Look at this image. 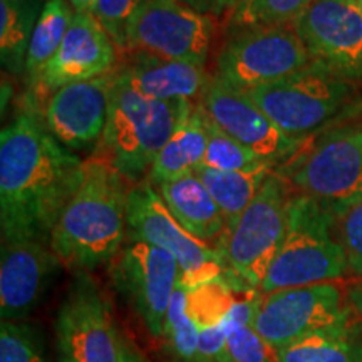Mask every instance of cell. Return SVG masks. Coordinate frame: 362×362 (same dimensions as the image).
<instances>
[{
  "mask_svg": "<svg viewBox=\"0 0 362 362\" xmlns=\"http://www.w3.org/2000/svg\"><path fill=\"white\" fill-rule=\"evenodd\" d=\"M49 243L35 240L2 242L0 252V317L22 322L37 309L61 270Z\"/></svg>",
  "mask_w": 362,
  "mask_h": 362,
  "instance_id": "e0dca14e",
  "label": "cell"
},
{
  "mask_svg": "<svg viewBox=\"0 0 362 362\" xmlns=\"http://www.w3.org/2000/svg\"><path fill=\"white\" fill-rule=\"evenodd\" d=\"M277 362H362V322L352 317L275 351Z\"/></svg>",
  "mask_w": 362,
  "mask_h": 362,
  "instance_id": "7402d4cb",
  "label": "cell"
},
{
  "mask_svg": "<svg viewBox=\"0 0 362 362\" xmlns=\"http://www.w3.org/2000/svg\"><path fill=\"white\" fill-rule=\"evenodd\" d=\"M42 2H44V0H42Z\"/></svg>",
  "mask_w": 362,
  "mask_h": 362,
  "instance_id": "b9f144b4",
  "label": "cell"
},
{
  "mask_svg": "<svg viewBox=\"0 0 362 362\" xmlns=\"http://www.w3.org/2000/svg\"><path fill=\"white\" fill-rule=\"evenodd\" d=\"M349 270L334 215L307 197L296 194L287 233L259 292L307 287L341 279Z\"/></svg>",
  "mask_w": 362,
  "mask_h": 362,
  "instance_id": "8992f818",
  "label": "cell"
},
{
  "mask_svg": "<svg viewBox=\"0 0 362 362\" xmlns=\"http://www.w3.org/2000/svg\"><path fill=\"white\" fill-rule=\"evenodd\" d=\"M96 0H71V6L76 12H90Z\"/></svg>",
  "mask_w": 362,
  "mask_h": 362,
  "instance_id": "74e56055",
  "label": "cell"
},
{
  "mask_svg": "<svg viewBox=\"0 0 362 362\" xmlns=\"http://www.w3.org/2000/svg\"><path fill=\"white\" fill-rule=\"evenodd\" d=\"M351 309L341 288L325 282L260 293L252 327L274 351L332 325L346 322Z\"/></svg>",
  "mask_w": 362,
  "mask_h": 362,
  "instance_id": "4fadbf2b",
  "label": "cell"
},
{
  "mask_svg": "<svg viewBox=\"0 0 362 362\" xmlns=\"http://www.w3.org/2000/svg\"><path fill=\"white\" fill-rule=\"evenodd\" d=\"M76 11L66 0H45L25 61V76L30 84L39 79L40 72L51 62L61 47Z\"/></svg>",
  "mask_w": 362,
  "mask_h": 362,
  "instance_id": "d4e9b609",
  "label": "cell"
},
{
  "mask_svg": "<svg viewBox=\"0 0 362 362\" xmlns=\"http://www.w3.org/2000/svg\"><path fill=\"white\" fill-rule=\"evenodd\" d=\"M272 171V166H260L252 171H220L200 166L194 173L214 197L228 228L255 200Z\"/></svg>",
  "mask_w": 362,
  "mask_h": 362,
  "instance_id": "603a6c76",
  "label": "cell"
},
{
  "mask_svg": "<svg viewBox=\"0 0 362 362\" xmlns=\"http://www.w3.org/2000/svg\"><path fill=\"white\" fill-rule=\"evenodd\" d=\"M347 300L362 319V282H357L347 291Z\"/></svg>",
  "mask_w": 362,
  "mask_h": 362,
  "instance_id": "8d00e7d4",
  "label": "cell"
},
{
  "mask_svg": "<svg viewBox=\"0 0 362 362\" xmlns=\"http://www.w3.org/2000/svg\"><path fill=\"white\" fill-rule=\"evenodd\" d=\"M193 104L144 96L116 69L99 156L106 158L126 181L141 183V176L149 173L158 153Z\"/></svg>",
  "mask_w": 362,
  "mask_h": 362,
  "instance_id": "3957f363",
  "label": "cell"
},
{
  "mask_svg": "<svg viewBox=\"0 0 362 362\" xmlns=\"http://www.w3.org/2000/svg\"><path fill=\"white\" fill-rule=\"evenodd\" d=\"M312 61L342 78L362 81V6L357 0H314L293 22Z\"/></svg>",
  "mask_w": 362,
  "mask_h": 362,
  "instance_id": "9a60e30c",
  "label": "cell"
},
{
  "mask_svg": "<svg viewBox=\"0 0 362 362\" xmlns=\"http://www.w3.org/2000/svg\"><path fill=\"white\" fill-rule=\"evenodd\" d=\"M110 277L148 332L161 339L171 297L181 282L175 257L151 243L128 238L111 260Z\"/></svg>",
  "mask_w": 362,
  "mask_h": 362,
  "instance_id": "7c38bea8",
  "label": "cell"
},
{
  "mask_svg": "<svg viewBox=\"0 0 362 362\" xmlns=\"http://www.w3.org/2000/svg\"><path fill=\"white\" fill-rule=\"evenodd\" d=\"M129 188L106 158L84 161L83 181L49 238L62 267L89 272L111 264L128 240Z\"/></svg>",
  "mask_w": 362,
  "mask_h": 362,
  "instance_id": "7a4b0ae2",
  "label": "cell"
},
{
  "mask_svg": "<svg viewBox=\"0 0 362 362\" xmlns=\"http://www.w3.org/2000/svg\"><path fill=\"white\" fill-rule=\"evenodd\" d=\"M237 293L238 287L226 282L225 277L198 285L188 291V314L198 329L225 324L237 300Z\"/></svg>",
  "mask_w": 362,
  "mask_h": 362,
  "instance_id": "83f0119b",
  "label": "cell"
},
{
  "mask_svg": "<svg viewBox=\"0 0 362 362\" xmlns=\"http://www.w3.org/2000/svg\"><path fill=\"white\" fill-rule=\"evenodd\" d=\"M208 144L206 112L194 103L180 121L168 143L158 153L148 173L153 187L194 173L203 165Z\"/></svg>",
  "mask_w": 362,
  "mask_h": 362,
  "instance_id": "44dd1931",
  "label": "cell"
},
{
  "mask_svg": "<svg viewBox=\"0 0 362 362\" xmlns=\"http://www.w3.org/2000/svg\"><path fill=\"white\" fill-rule=\"evenodd\" d=\"M292 192L336 215L362 198V121L324 128L274 170Z\"/></svg>",
  "mask_w": 362,
  "mask_h": 362,
  "instance_id": "277c9868",
  "label": "cell"
},
{
  "mask_svg": "<svg viewBox=\"0 0 362 362\" xmlns=\"http://www.w3.org/2000/svg\"><path fill=\"white\" fill-rule=\"evenodd\" d=\"M181 2L205 16L215 17V19L225 17L226 19L242 0H181Z\"/></svg>",
  "mask_w": 362,
  "mask_h": 362,
  "instance_id": "e575fe53",
  "label": "cell"
},
{
  "mask_svg": "<svg viewBox=\"0 0 362 362\" xmlns=\"http://www.w3.org/2000/svg\"><path fill=\"white\" fill-rule=\"evenodd\" d=\"M128 238L151 243L171 253L180 265L181 284L188 291L225 274L218 252L188 233L175 220L149 181L129 188Z\"/></svg>",
  "mask_w": 362,
  "mask_h": 362,
  "instance_id": "9c48e42d",
  "label": "cell"
},
{
  "mask_svg": "<svg viewBox=\"0 0 362 362\" xmlns=\"http://www.w3.org/2000/svg\"><path fill=\"white\" fill-rule=\"evenodd\" d=\"M116 44L90 12H76L61 47L39 79V93H56L67 84L89 81L116 69Z\"/></svg>",
  "mask_w": 362,
  "mask_h": 362,
  "instance_id": "ac0fdd59",
  "label": "cell"
},
{
  "mask_svg": "<svg viewBox=\"0 0 362 362\" xmlns=\"http://www.w3.org/2000/svg\"><path fill=\"white\" fill-rule=\"evenodd\" d=\"M156 192L175 220L202 242L216 243L226 228L225 216L197 173L158 185Z\"/></svg>",
  "mask_w": 362,
  "mask_h": 362,
  "instance_id": "ffe728a7",
  "label": "cell"
},
{
  "mask_svg": "<svg viewBox=\"0 0 362 362\" xmlns=\"http://www.w3.org/2000/svg\"><path fill=\"white\" fill-rule=\"evenodd\" d=\"M206 126L208 144L202 166L220 171H252L260 166H270L269 163L260 160L255 153L240 144L237 139L221 131L208 116Z\"/></svg>",
  "mask_w": 362,
  "mask_h": 362,
  "instance_id": "f1b7e54d",
  "label": "cell"
},
{
  "mask_svg": "<svg viewBox=\"0 0 362 362\" xmlns=\"http://www.w3.org/2000/svg\"><path fill=\"white\" fill-rule=\"evenodd\" d=\"M312 62L293 25L252 27L228 34L215 76L235 89L250 90L288 78Z\"/></svg>",
  "mask_w": 362,
  "mask_h": 362,
  "instance_id": "ba28073f",
  "label": "cell"
},
{
  "mask_svg": "<svg viewBox=\"0 0 362 362\" xmlns=\"http://www.w3.org/2000/svg\"><path fill=\"white\" fill-rule=\"evenodd\" d=\"M84 161L57 141L35 112H22L0 133L2 242L49 243L78 192Z\"/></svg>",
  "mask_w": 362,
  "mask_h": 362,
  "instance_id": "6da1fadb",
  "label": "cell"
},
{
  "mask_svg": "<svg viewBox=\"0 0 362 362\" xmlns=\"http://www.w3.org/2000/svg\"><path fill=\"white\" fill-rule=\"evenodd\" d=\"M293 197L287 181L272 171L250 206L225 228L214 248L223 262L226 282L259 291L282 247Z\"/></svg>",
  "mask_w": 362,
  "mask_h": 362,
  "instance_id": "5b68a950",
  "label": "cell"
},
{
  "mask_svg": "<svg viewBox=\"0 0 362 362\" xmlns=\"http://www.w3.org/2000/svg\"><path fill=\"white\" fill-rule=\"evenodd\" d=\"M198 104L221 131L237 139L272 168L291 160L302 141L291 138L247 96L218 76H210Z\"/></svg>",
  "mask_w": 362,
  "mask_h": 362,
  "instance_id": "5bb4252c",
  "label": "cell"
},
{
  "mask_svg": "<svg viewBox=\"0 0 362 362\" xmlns=\"http://www.w3.org/2000/svg\"><path fill=\"white\" fill-rule=\"evenodd\" d=\"M226 347L232 362H277L275 351L250 324H225Z\"/></svg>",
  "mask_w": 362,
  "mask_h": 362,
  "instance_id": "1f68e13d",
  "label": "cell"
},
{
  "mask_svg": "<svg viewBox=\"0 0 362 362\" xmlns=\"http://www.w3.org/2000/svg\"><path fill=\"white\" fill-rule=\"evenodd\" d=\"M361 6H362V0H361Z\"/></svg>",
  "mask_w": 362,
  "mask_h": 362,
  "instance_id": "ab89813d",
  "label": "cell"
},
{
  "mask_svg": "<svg viewBox=\"0 0 362 362\" xmlns=\"http://www.w3.org/2000/svg\"><path fill=\"white\" fill-rule=\"evenodd\" d=\"M42 0H0V59L12 74H25L30 40Z\"/></svg>",
  "mask_w": 362,
  "mask_h": 362,
  "instance_id": "cb8c5ba5",
  "label": "cell"
},
{
  "mask_svg": "<svg viewBox=\"0 0 362 362\" xmlns=\"http://www.w3.org/2000/svg\"><path fill=\"white\" fill-rule=\"evenodd\" d=\"M0 362H45L44 344L39 330L25 322L2 320Z\"/></svg>",
  "mask_w": 362,
  "mask_h": 362,
  "instance_id": "f546056e",
  "label": "cell"
},
{
  "mask_svg": "<svg viewBox=\"0 0 362 362\" xmlns=\"http://www.w3.org/2000/svg\"><path fill=\"white\" fill-rule=\"evenodd\" d=\"M352 90V81L312 62L282 81L243 93L285 134L304 141L336 119L351 99Z\"/></svg>",
  "mask_w": 362,
  "mask_h": 362,
  "instance_id": "52a82bcc",
  "label": "cell"
},
{
  "mask_svg": "<svg viewBox=\"0 0 362 362\" xmlns=\"http://www.w3.org/2000/svg\"><path fill=\"white\" fill-rule=\"evenodd\" d=\"M216 19L181 0H144L126 29V51L205 66Z\"/></svg>",
  "mask_w": 362,
  "mask_h": 362,
  "instance_id": "30bf717a",
  "label": "cell"
},
{
  "mask_svg": "<svg viewBox=\"0 0 362 362\" xmlns=\"http://www.w3.org/2000/svg\"><path fill=\"white\" fill-rule=\"evenodd\" d=\"M144 0H96L90 13L110 34L117 49L126 51V29Z\"/></svg>",
  "mask_w": 362,
  "mask_h": 362,
  "instance_id": "d6a6232c",
  "label": "cell"
},
{
  "mask_svg": "<svg viewBox=\"0 0 362 362\" xmlns=\"http://www.w3.org/2000/svg\"><path fill=\"white\" fill-rule=\"evenodd\" d=\"M121 362H149V359L136 347V344L129 337L123 336V342H121Z\"/></svg>",
  "mask_w": 362,
  "mask_h": 362,
  "instance_id": "d590c367",
  "label": "cell"
},
{
  "mask_svg": "<svg viewBox=\"0 0 362 362\" xmlns=\"http://www.w3.org/2000/svg\"><path fill=\"white\" fill-rule=\"evenodd\" d=\"M334 226L346 252L349 270L362 277V198L337 211Z\"/></svg>",
  "mask_w": 362,
  "mask_h": 362,
  "instance_id": "4dcf8cb0",
  "label": "cell"
},
{
  "mask_svg": "<svg viewBox=\"0 0 362 362\" xmlns=\"http://www.w3.org/2000/svg\"><path fill=\"white\" fill-rule=\"evenodd\" d=\"M115 79L116 69L52 93L42 117L49 133L69 149H88L101 141Z\"/></svg>",
  "mask_w": 362,
  "mask_h": 362,
  "instance_id": "2e32d148",
  "label": "cell"
},
{
  "mask_svg": "<svg viewBox=\"0 0 362 362\" xmlns=\"http://www.w3.org/2000/svg\"><path fill=\"white\" fill-rule=\"evenodd\" d=\"M59 362H66V361H62V359H59Z\"/></svg>",
  "mask_w": 362,
  "mask_h": 362,
  "instance_id": "f35d334b",
  "label": "cell"
},
{
  "mask_svg": "<svg viewBox=\"0 0 362 362\" xmlns=\"http://www.w3.org/2000/svg\"><path fill=\"white\" fill-rule=\"evenodd\" d=\"M57 349L66 362H121L123 334L111 304L88 272H76L56 317Z\"/></svg>",
  "mask_w": 362,
  "mask_h": 362,
  "instance_id": "8fae6325",
  "label": "cell"
},
{
  "mask_svg": "<svg viewBox=\"0 0 362 362\" xmlns=\"http://www.w3.org/2000/svg\"><path fill=\"white\" fill-rule=\"evenodd\" d=\"M187 300L188 288L180 282L171 297L161 337L171 362H200L198 356L200 329L188 314Z\"/></svg>",
  "mask_w": 362,
  "mask_h": 362,
  "instance_id": "484cf974",
  "label": "cell"
},
{
  "mask_svg": "<svg viewBox=\"0 0 362 362\" xmlns=\"http://www.w3.org/2000/svg\"><path fill=\"white\" fill-rule=\"evenodd\" d=\"M119 71L136 90L158 101L198 103L210 78L205 66L144 52H133Z\"/></svg>",
  "mask_w": 362,
  "mask_h": 362,
  "instance_id": "d6986e66",
  "label": "cell"
},
{
  "mask_svg": "<svg viewBox=\"0 0 362 362\" xmlns=\"http://www.w3.org/2000/svg\"><path fill=\"white\" fill-rule=\"evenodd\" d=\"M314 0H242L226 17L228 34L264 25H293Z\"/></svg>",
  "mask_w": 362,
  "mask_h": 362,
  "instance_id": "4316f807",
  "label": "cell"
},
{
  "mask_svg": "<svg viewBox=\"0 0 362 362\" xmlns=\"http://www.w3.org/2000/svg\"><path fill=\"white\" fill-rule=\"evenodd\" d=\"M198 356H200V362H232L228 347H226L225 324L200 327Z\"/></svg>",
  "mask_w": 362,
  "mask_h": 362,
  "instance_id": "836d02e7",
  "label": "cell"
},
{
  "mask_svg": "<svg viewBox=\"0 0 362 362\" xmlns=\"http://www.w3.org/2000/svg\"><path fill=\"white\" fill-rule=\"evenodd\" d=\"M357 2H361V0H357Z\"/></svg>",
  "mask_w": 362,
  "mask_h": 362,
  "instance_id": "60d3db41",
  "label": "cell"
}]
</instances>
